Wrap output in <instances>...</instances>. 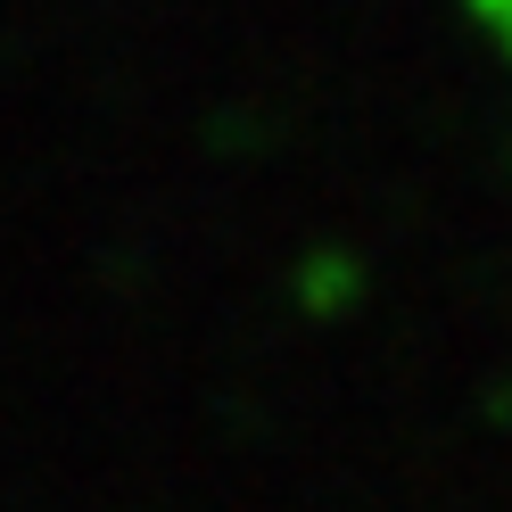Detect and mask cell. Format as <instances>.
Returning a JSON list of instances; mask_svg holds the SVG:
<instances>
[{
	"mask_svg": "<svg viewBox=\"0 0 512 512\" xmlns=\"http://www.w3.org/2000/svg\"><path fill=\"white\" fill-rule=\"evenodd\" d=\"M471 17L488 25V34H496V50L512 58V0H471Z\"/></svg>",
	"mask_w": 512,
	"mask_h": 512,
	"instance_id": "obj_1",
	"label": "cell"
}]
</instances>
